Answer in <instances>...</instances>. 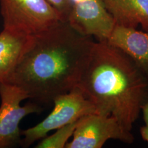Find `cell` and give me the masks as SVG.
<instances>
[{"mask_svg":"<svg viewBox=\"0 0 148 148\" xmlns=\"http://www.w3.org/2000/svg\"><path fill=\"white\" fill-rule=\"evenodd\" d=\"M115 25L148 31V0H103Z\"/></svg>","mask_w":148,"mask_h":148,"instance_id":"9c48e42d","label":"cell"},{"mask_svg":"<svg viewBox=\"0 0 148 148\" xmlns=\"http://www.w3.org/2000/svg\"><path fill=\"white\" fill-rule=\"evenodd\" d=\"M0 148L11 147L21 142L19 123L21 120L40 110L32 103L21 106V101L28 99V96L14 84L0 83Z\"/></svg>","mask_w":148,"mask_h":148,"instance_id":"8992f818","label":"cell"},{"mask_svg":"<svg viewBox=\"0 0 148 148\" xmlns=\"http://www.w3.org/2000/svg\"><path fill=\"white\" fill-rule=\"evenodd\" d=\"M58 12L62 21L67 22L70 9H71V0H47Z\"/></svg>","mask_w":148,"mask_h":148,"instance_id":"7c38bea8","label":"cell"},{"mask_svg":"<svg viewBox=\"0 0 148 148\" xmlns=\"http://www.w3.org/2000/svg\"><path fill=\"white\" fill-rule=\"evenodd\" d=\"M106 42L126 53L148 77V31L115 25Z\"/></svg>","mask_w":148,"mask_h":148,"instance_id":"ba28073f","label":"cell"},{"mask_svg":"<svg viewBox=\"0 0 148 148\" xmlns=\"http://www.w3.org/2000/svg\"><path fill=\"white\" fill-rule=\"evenodd\" d=\"M77 87L97 113L115 119L132 131L148 101V77L119 48L95 42Z\"/></svg>","mask_w":148,"mask_h":148,"instance_id":"7a4b0ae2","label":"cell"},{"mask_svg":"<svg viewBox=\"0 0 148 148\" xmlns=\"http://www.w3.org/2000/svg\"><path fill=\"white\" fill-rule=\"evenodd\" d=\"M140 133L143 139L148 143V124H145L144 126L140 127Z\"/></svg>","mask_w":148,"mask_h":148,"instance_id":"4fadbf2b","label":"cell"},{"mask_svg":"<svg viewBox=\"0 0 148 148\" xmlns=\"http://www.w3.org/2000/svg\"><path fill=\"white\" fill-rule=\"evenodd\" d=\"M67 22L83 35L106 41L115 23L103 0H71Z\"/></svg>","mask_w":148,"mask_h":148,"instance_id":"52a82bcc","label":"cell"},{"mask_svg":"<svg viewBox=\"0 0 148 148\" xmlns=\"http://www.w3.org/2000/svg\"><path fill=\"white\" fill-rule=\"evenodd\" d=\"M110 139L131 144L134 137L132 131L125 130L114 118L92 113L78 120L73 139L65 148H101Z\"/></svg>","mask_w":148,"mask_h":148,"instance_id":"5b68a950","label":"cell"},{"mask_svg":"<svg viewBox=\"0 0 148 148\" xmlns=\"http://www.w3.org/2000/svg\"><path fill=\"white\" fill-rule=\"evenodd\" d=\"M95 41L68 22L60 21L30 37L8 81L40 102H53L57 96L77 87Z\"/></svg>","mask_w":148,"mask_h":148,"instance_id":"6da1fadb","label":"cell"},{"mask_svg":"<svg viewBox=\"0 0 148 148\" xmlns=\"http://www.w3.org/2000/svg\"><path fill=\"white\" fill-rule=\"evenodd\" d=\"M79 120V119H78ZM77 121L64 125L56 130V132L50 136H46L37 144L36 148H64L68 140L73 136V134L77 124Z\"/></svg>","mask_w":148,"mask_h":148,"instance_id":"8fae6325","label":"cell"},{"mask_svg":"<svg viewBox=\"0 0 148 148\" xmlns=\"http://www.w3.org/2000/svg\"><path fill=\"white\" fill-rule=\"evenodd\" d=\"M141 112L143 113V120L145 121V124H148V101L143 106Z\"/></svg>","mask_w":148,"mask_h":148,"instance_id":"5bb4252c","label":"cell"},{"mask_svg":"<svg viewBox=\"0 0 148 148\" xmlns=\"http://www.w3.org/2000/svg\"><path fill=\"white\" fill-rule=\"evenodd\" d=\"M53 102L54 107L45 119L21 132L23 138L20 143L23 147H29L47 136L51 131L77 121L82 116L97 113L95 105L77 86L69 92L57 96Z\"/></svg>","mask_w":148,"mask_h":148,"instance_id":"277c9868","label":"cell"},{"mask_svg":"<svg viewBox=\"0 0 148 148\" xmlns=\"http://www.w3.org/2000/svg\"><path fill=\"white\" fill-rule=\"evenodd\" d=\"M30 37L4 29L0 33V83L8 82Z\"/></svg>","mask_w":148,"mask_h":148,"instance_id":"30bf717a","label":"cell"},{"mask_svg":"<svg viewBox=\"0 0 148 148\" xmlns=\"http://www.w3.org/2000/svg\"><path fill=\"white\" fill-rule=\"evenodd\" d=\"M3 29L32 36L51 28L60 16L47 0H0Z\"/></svg>","mask_w":148,"mask_h":148,"instance_id":"3957f363","label":"cell"}]
</instances>
